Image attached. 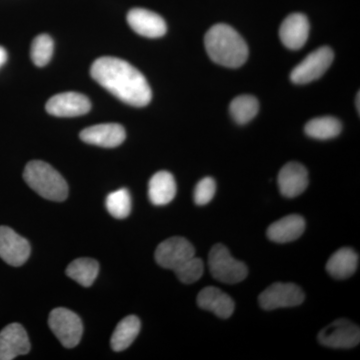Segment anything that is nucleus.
Returning <instances> with one entry per match:
<instances>
[{
    "mask_svg": "<svg viewBox=\"0 0 360 360\" xmlns=\"http://www.w3.org/2000/svg\"><path fill=\"white\" fill-rule=\"evenodd\" d=\"M90 75L97 84L129 105L143 108L153 98V92L144 75L122 59L111 56L96 59Z\"/></svg>",
    "mask_w": 360,
    "mask_h": 360,
    "instance_id": "obj_1",
    "label": "nucleus"
},
{
    "mask_svg": "<svg viewBox=\"0 0 360 360\" xmlns=\"http://www.w3.org/2000/svg\"><path fill=\"white\" fill-rule=\"evenodd\" d=\"M205 45L210 59L225 68H240L248 60L245 40L231 26L224 23L213 25L206 32Z\"/></svg>",
    "mask_w": 360,
    "mask_h": 360,
    "instance_id": "obj_2",
    "label": "nucleus"
},
{
    "mask_svg": "<svg viewBox=\"0 0 360 360\" xmlns=\"http://www.w3.org/2000/svg\"><path fill=\"white\" fill-rule=\"evenodd\" d=\"M28 186L45 200L63 201L68 198V186L63 175L49 163L33 160L27 163L23 172Z\"/></svg>",
    "mask_w": 360,
    "mask_h": 360,
    "instance_id": "obj_3",
    "label": "nucleus"
},
{
    "mask_svg": "<svg viewBox=\"0 0 360 360\" xmlns=\"http://www.w3.org/2000/svg\"><path fill=\"white\" fill-rule=\"evenodd\" d=\"M208 269L213 278L227 284L241 283L248 274L246 265L232 257L229 248L221 243H217L210 250Z\"/></svg>",
    "mask_w": 360,
    "mask_h": 360,
    "instance_id": "obj_4",
    "label": "nucleus"
},
{
    "mask_svg": "<svg viewBox=\"0 0 360 360\" xmlns=\"http://www.w3.org/2000/svg\"><path fill=\"white\" fill-rule=\"evenodd\" d=\"M49 326L61 345L66 348L77 347L84 333L80 317L65 307L52 310L49 314Z\"/></svg>",
    "mask_w": 360,
    "mask_h": 360,
    "instance_id": "obj_5",
    "label": "nucleus"
},
{
    "mask_svg": "<svg viewBox=\"0 0 360 360\" xmlns=\"http://www.w3.org/2000/svg\"><path fill=\"white\" fill-rule=\"evenodd\" d=\"M333 58L335 54L330 47L323 46L315 49L293 68L290 79L295 84H307L319 79L328 70Z\"/></svg>",
    "mask_w": 360,
    "mask_h": 360,
    "instance_id": "obj_6",
    "label": "nucleus"
},
{
    "mask_svg": "<svg viewBox=\"0 0 360 360\" xmlns=\"http://www.w3.org/2000/svg\"><path fill=\"white\" fill-rule=\"evenodd\" d=\"M304 300V292L295 283H276L260 293L258 302L262 309L274 310L297 307Z\"/></svg>",
    "mask_w": 360,
    "mask_h": 360,
    "instance_id": "obj_7",
    "label": "nucleus"
},
{
    "mask_svg": "<svg viewBox=\"0 0 360 360\" xmlns=\"http://www.w3.org/2000/svg\"><path fill=\"white\" fill-rule=\"evenodd\" d=\"M155 260L165 269H176L195 257V248L187 239L174 236L162 241L155 250Z\"/></svg>",
    "mask_w": 360,
    "mask_h": 360,
    "instance_id": "obj_8",
    "label": "nucleus"
},
{
    "mask_svg": "<svg viewBox=\"0 0 360 360\" xmlns=\"http://www.w3.org/2000/svg\"><path fill=\"white\" fill-rule=\"evenodd\" d=\"M319 341L324 347L352 348L359 345V328L348 319H338L322 329Z\"/></svg>",
    "mask_w": 360,
    "mask_h": 360,
    "instance_id": "obj_9",
    "label": "nucleus"
},
{
    "mask_svg": "<svg viewBox=\"0 0 360 360\" xmlns=\"http://www.w3.org/2000/svg\"><path fill=\"white\" fill-rule=\"evenodd\" d=\"M32 252L30 243L8 226H0V257L11 266H21Z\"/></svg>",
    "mask_w": 360,
    "mask_h": 360,
    "instance_id": "obj_10",
    "label": "nucleus"
},
{
    "mask_svg": "<svg viewBox=\"0 0 360 360\" xmlns=\"http://www.w3.org/2000/svg\"><path fill=\"white\" fill-rule=\"evenodd\" d=\"M47 112L58 117H75L86 115L91 110L89 97L78 92H63L47 101Z\"/></svg>",
    "mask_w": 360,
    "mask_h": 360,
    "instance_id": "obj_11",
    "label": "nucleus"
},
{
    "mask_svg": "<svg viewBox=\"0 0 360 360\" xmlns=\"http://www.w3.org/2000/svg\"><path fill=\"white\" fill-rule=\"evenodd\" d=\"M30 350V338L21 324H8L0 331V360H13Z\"/></svg>",
    "mask_w": 360,
    "mask_h": 360,
    "instance_id": "obj_12",
    "label": "nucleus"
},
{
    "mask_svg": "<svg viewBox=\"0 0 360 360\" xmlns=\"http://www.w3.org/2000/svg\"><path fill=\"white\" fill-rule=\"evenodd\" d=\"M127 22L137 34L148 39L163 37L167 30L165 20L148 9H131L127 14Z\"/></svg>",
    "mask_w": 360,
    "mask_h": 360,
    "instance_id": "obj_13",
    "label": "nucleus"
},
{
    "mask_svg": "<svg viewBox=\"0 0 360 360\" xmlns=\"http://www.w3.org/2000/svg\"><path fill=\"white\" fill-rule=\"evenodd\" d=\"M125 137L124 129L117 123L94 125L80 132V139L85 143L105 148H117L125 141Z\"/></svg>",
    "mask_w": 360,
    "mask_h": 360,
    "instance_id": "obj_14",
    "label": "nucleus"
},
{
    "mask_svg": "<svg viewBox=\"0 0 360 360\" xmlns=\"http://www.w3.org/2000/svg\"><path fill=\"white\" fill-rule=\"evenodd\" d=\"M277 184L283 196L296 198L309 186V172L302 163L295 161L286 163L279 172Z\"/></svg>",
    "mask_w": 360,
    "mask_h": 360,
    "instance_id": "obj_15",
    "label": "nucleus"
},
{
    "mask_svg": "<svg viewBox=\"0 0 360 360\" xmlns=\"http://www.w3.org/2000/svg\"><path fill=\"white\" fill-rule=\"evenodd\" d=\"M309 35V21L302 13H292L281 23L279 37L288 49L297 51L307 44Z\"/></svg>",
    "mask_w": 360,
    "mask_h": 360,
    "instance_id": "obj_16",
    "label": "nucleus"
},
{
    "mask_svg": "<svg viewBox=\"0 0 360 360\" xmlns=\"http://www.w3.org/2000/svg\"><path fill=\"white\" fill-rule=\"evenodd\" d=\"M198 304L200 309L212 311L220 319H229L234 311L233 300L219 288L208 286L198 293Z\"/></svg>",
    "mask_w": 360,
    "mask_h": 360,
    "instance_id": "obj_17",
    "label": "nucleus"
},
{
    "mask_svg": "<svg viewBox=\"0 0 360 360\" xmlns=\"http://www.w3.org/2000/svg\"><path fill=\"white\" fill-rule=\"evenodd\" d=\"M304 231V219L298 214H290L270 225L267 229V238L274 243H290L300 238Z\"/></svg>",
    "mask_w": 360,
    "mask_h": 360,
    "instance_id": "obj_18",
    "label": "nucleus"
},
{
    "mask_svg": "<svg viewBox=\"0 0 360 360\" xmlns=\"http://www.w3.org/2000/svg\"><path fill=\"white\" fill-rule=\"evenodd\" d=\"M176 182L170 172H156L148 184V198L155 205H167L172 202L176 195Z\"/></svg>",
    "mask_w": 360,
    "mask_h": 360,
    "instance_id": "obj_19",
    "label": "nucleus"
},
{
    "mask_svg": "<svg viewBox=\"0 0 360 360\" xmlns=\"http://www.w3.org/2000/svg\"><path fill=\"white\" fill-rule=\"evenodd\" d=\"M359 260V255L352 248H340L329 258L326 270L336 279L349 278L356 271Z\"/></svg>",
    "mask_w": 360,
    "mask_h": 360,
    "instance_id": "obj_20",
    "label": "nucleus"
},
{
    "mask_svg": "<svg viewBox=\"0 0 360 360\" xmlns=\"http://www.w3.org/2000/svg\"><path fill=\"white\" fill-rule=\"evenodd\" d=\"M141 328V321L135 315H129L123 319L111 336V348L117 352L129 348L139 335Z\"/></svg>",
    "mask_w": 360,
    "mask_h": 360,
    "instance_id": "obj_21",
    "label": "nucleus"
},
{
    "mask_svg": "<svg viewBox=\"0 0 360 360\" xmlns=\"http://www.w3.org/2000/svg\"><path fill=\"white\" fill-rule=\"evenodd\" d=\"M98 272V262L89 257L77 258L66 269L68 276L84 288H89L94 284Z\"/></svg>",
    "mask_w": 360,
    "mask_h": 360,
    "instance_id": "obj_22",
    "label": "nucleus"
},
{
    "mask_svg": "<svg viewBox=\"0 0 360 360\" xmlns=\"http://www.w3.org/2000/svg\"><path fill=\"white\" fill-rule=\"evenodd\" d=\"M305 134L315 139L326 141L338 136L341 132L340 120L331 116H323L309 120L305 125Z\"/></svg>",
    "mask_w": 360,
    "mask_h": 360,
    "instance_id": "obj_23",
    "label": "nucleus"
},
{
    "mask_svg": "<svg viewBox=\"0 0 360 360\" xmlns=\"http://www.w3.org/2000/svg\"><path fill=\"white\" fill-rule=\"evenodd\" d=\"M232 118L239 124H245L257 116L259 110V103L252 96L236 97L229 106Z\"/></svg>",
    "mask_w": 360,
    "mask_h": 360,
    "instance_id": "obj_24",
    "label": "nucleus"
},
{
    "mask_svg": "<svg viewBox=\"0 0 360 360\" xmlns=\"http://www.w3.org/2000/svg\"><path fill=\"white\" fill-rule=\"evenodd\" d=\"M108 212L115 219H124L131 212V198L127 188H120L108 194L105 200Z\"/></svg>",
    "mask_w": 360,
    "mask_h": 360,
    "instance_id": "obj_25",
    "label": "nucleus"
},
{
    "mask_svg": "<svg viewBox=\"0 0 360 360\" xmlns=\"http://www.w3.org/2000/svg\"><path fill=\"white\" fill-rule=\"evenodd\" d=\"M53 49V40L49 34H40L35 37L30 51L33 63L39 68L46 65L51 61Z\"/></svg>",
    "mask_w": 360,
    "mask_h": 360,
    "instance_id": "obj_26",
    "label": "nucleus"
},
{
    "mask_svg": "<svg viewBox=\"0 0 360 360\" xmlns=\"http://www.w3.org/2000/svg\"><path fill=\"white\" fill-rule=\"evenodd\" d=\"M174 271L182 283L191 284L200 281L201 276H203L205 264L201 258L194 257L180 265Z\"/></svg>",
    "mask_w": 360,
    "mask_h": 360,
    "instance_id": "obj_27",
    "label": "nucleus"
},
{
    "mask_svg": "<svg viewBox=\"0 0 360 360\" xmlns=\"http://www.w3.org/2000/svg\"><path fill=\"white\" fill-rule=\"evenodd\" d=\"M217 184L212 177H205L196 184L194 188L193 200L198 205H205L214 198Z\"/></svg>",
    "mask_w": 360,
    "mask_h": 360,
    "instance_id": "obj_28",
    "label": "nucleus"
},
{
    "mask_svg": "<svg viewBox=\"0 0 360 360\" xmlns=\"http://www.w3.org/2000/svg\"><path fill=\"white\" fill-rule=\"evenodd\" d=\"M7 58H8V54H7V51L4 49V47L0 46V68L6 65Z\"/></svg>",
    "mask_w": 360,
    "mask_h": 360,
    "instance_id": "obj_29",
    "label": "nucleus"
},
{
    "mask_svg": "<svg viewBox=\"0 0 360 360\" xmlns=\"http://www.w3.org/2000/svg\"><path fill=\"white\" fill-rule=\"evenodd\" d=\"M356 101H357L356 108H357V110H359H359H360V108H359V94H357Z\"/></svg>",
    "mask_w": 360,
    "mask_h": 360,
    "instance_id": "obj_30",
    "label": "nucleus"
}]
</instances>
